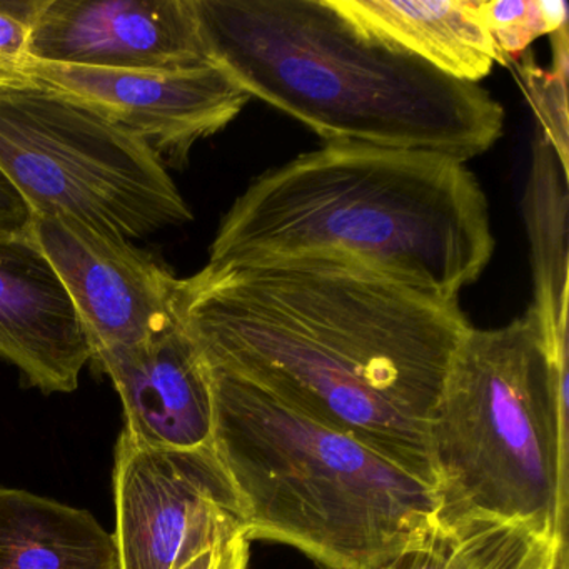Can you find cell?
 <instances>
[{"label": "cell", "mask_w": 569, "mask_h": 569, "mask_svg": "<svg viewBox=\"0 0 569 569\" xmlns=\"http://www.w3.org/2000/svg\"><path fill=\"white\" fill-rule=\"evenodd\" d=\"M176 316L209 369L268 392L436 486L429 428L459 342L458 301L341 259L206 266Z\"/></svg>", "instance_id": "1"}, {"label": "cell", "mask_w": 569, "mask_h": 569, "mask_svg": "<svg viewBox=\"0 0 569 569\" xmlns=\"http://www.w3.org/2000/svg\"><path fill=\"white\" fill-rule=\"evenodd\" d=\"M495 244L488 199L466 162L325 144L246 188L219 224L208 264L341 259L458 301Z\"/></svg>", "instance_id": "2"}, {"label": "cell", "mask_w": 569, "mask_h": 569, "mask_svg": "<svg viewBox=\"0 0 569 569\" xmlns=\"http://www.w3.org/2000/svg\"><path fill=\"white\" fill-rule=\"evenodd\" d=\"M212 64L326 144L439 152L466 162L505 131L479 84L369 34L332 0H194Z\"/></svg>", "instance_id": "3"}, {"label": "cell", "mask_w": 569, "mask_h": 569, "mask_svg": "<svg viewBox=\"0 0 569 569\" xmlns=\"http://www.w3.org/2000/svg\"><path fill=\"white\" fill-rule=\"evenodd\" d=\"M209 369V368H208ZM212 448L249 541L331 569H375L438 521L436 486L268 392L209 369Z\"/></svg>", "instance_id": "4"}, {"label": "cell", "mask_w": 569, "mask_h": 569, "mask_svg": "<svg viewBox=\"0 0 569 569\" xmlns=\"http://www.w3.org/2000/svg\"><path fill=\"white\" fill-rule=\"evenodd\" d=\"M438 519L488 518L565 536L568 361L531 312L469 328L429 428Z\"/></svg>", "instance_id": "5"}, {"label": "cell", "mask_w": 569, "mask_h": 569, "mask_svg": "<svg viewBox=\"0 0 569 569\" xmlns=\"http://www.w3.org/2000/svg\"><path fill=\"white\" fill-rule=\"evenodd\" d=\"M0 174L32 216H69L128 241L192 221L144 142L44 89L0 91Z\"/></svg>", "instance_id": "6"}, {"label": "cell", "mask_w": 569, "mask_h": 569, "mask_svg": "<svg viewBox=\"0 0 569 569\" xmlns=\"http://www.w3.org/2000/svg\"><path fill=\"white\" fill-rule=\"evenodd\" d=\"M114 499L119 569H181L244 535L238 495L212 445L146 448L121 431Z\"/></svg>", "instance_id": "7"}, {"label": "cell", "mask_w": 569, "mask_h": 569, "mask_svg": "<svg viewBox=\"0 0 569 569\" xmlns=\"http://www.w3.org/2000/svg\"><path fill=\"white\" fill-rule=\"evenodd\" d=\"M34 241L68 289L96 365L178 325V278L131 241L69 216H32Z\"/></svg>", "instance_id": "8"}, {"label": "cell", "mask_w": 569, "mask_h": 569, "mask_svg": "<svg viewBox=\"0 0 569 569\" xmlns=\"http://www.w3.org/2000/svg\"><path fill=\"white\" fill-rule=\"evenodd\" d=\"M31 81L136 136L166 168L184 166L199 141L228 128L251 101L216 64L142 72L32 61Z\"/></svg>", "instance_id": "9"}, {"label": "cell", "mask_w": 569, "mask_h": 569, "mask_svg": "<svg viewBox=\"0 0 569 569\" xmlns=\"http://www.w3.org/2000/svg\"><path fill=\"white\" fill-rule=\"evenodd\" d=\"M32 61L111 71L212 64L194 0H39Z\"/></svg>", "instance_id": "10"}, {"label": "cell", "mask_w": 569, "mask_h": 569, "mask_svg": "<svg viewBox=\"0 0 569 569\" xmlns=\"http://www.w3.org/2000/svg\"><path fill=\"white\" fill-rule=\"evenodd\" d=\"M0 358L46 395L78 389L92 352L68 289L31 232H0Z\"/></svg>", "instance_id": "11"}, {"label": "cell", "mask_w": 569, "mask_h": 569, "mask_svg": "<svg viewBox=\"0 0 569 569\" xmlns=\"http://www.w3.org/2000/svg\"><path fill=\"white\" fill-rule=\"evenodd\" d=\"M114 382L124 408L122 431L146 448L212 445L209 369L181 325L98 366Z\"/></svg>", "instance_id": "12"}, {"label": "cell", "mask_w": 569, "mask_h": 569, "mask_svg": "<svg viewBox=\"0 0 569 569\" xmlns=\"http://www.w3.org/2000/svg\"><path fill=\"white\" fill-rule=\"evenodd\" d=\"M382 39L459 81L479 84L502 64L481 16V0H332Z\"/></svg>", "instance_id": "13"}, {"label": "cell", "mask_w": 569, "mask_h": 569, "mask_svg": "<svg viewBox=\"0 0 569 569\" xmlns=\"http://www.w3.org/2000/svg\"><path fill=\"white\" fill-rule=\"evenodd\" d=\"M568 174L539 131L522 199L535 292L528 311L556 361L568 356Z\"/></svg>", "instance_id": "14"}, {"label": "cell", "mask_w": 569, "mask_h": 569, "mask_svg": "<svg viewBox=\"0 0 569 569\" xmlns=\"http://www.w3.org/2000/svg\"><path fill=\"white\" fill-rule=\"evenodd\" d=\"M0 569H119L118 548L86 509L0 486Z\"/></svg>", "instance_id": "15"}, {"label": "cell", "mask_w": 569, "mask_h": 569, "mask_svg": "<svg viewBox=\"0 0 569 569\" xmlns=\"http://www.w3.org/2000/svg\"><path fill=\"white\" fill-rule=\"evenodd\" d=\"M375 569H568V539L498 519H438Z\"/></svg>", "instance_id": "16"}, {"label": "cell", "mask_w": 569, "mask_h": 569, "mask_svg": "<svg viewBox=\"0 0 569 569\" xmlns=\"http://www.w3.org/2000/svg\"><path fill=\"white\" fill-rule=\"evenodd\" d=\"M552 36V69L542 71L532 62L521 68L526 92L542 126V134L568 169V26Z\"/></svg>", "instance_id": "17"}, {"label": "cell", "mask_w": 569, "mask_h": 569, "mask_svg": "<svg viewBox=\"0 0 569 569\" xmlns=\"http://www.w3.org/2000/svg\"><path fill=\"white\" fill-rule=\"evenodd\" d=\"M39 0H0V91L34 88L31 32Z\"/></svg>", "instance_id": "18"}, {"label": "cell", "mask_w": 569, "mask_h": 569, "mask_svg": "<svg viewBox=\"0 0 569 569\" xmlns=\"http://www.w3.org/2000/svg\"><path fill=\"white\" fill-rule=\"evenodd\" d=\"M481 16L502 61L522 54L531 42L549 34L538 0H495L481 2Z\"/></svg>", "instance_id": "19"}, {"label": "cell", "mask_w": 569, "mask_h": 569, "mask_svg": "<svg viewBox=\"0 0 569 569\" xmlns=\"http://www.w3.org/2000/svg\"><path fill=\"white\" fill-rule=\"evenodd\" d=\"M251 541L244 535L206 549L181 569H248Z\"/></svg>", "instance_id": "20"}, {"label": "cell", "mask_w": 569, "mask_h": 569, "mask_svg": "<svg viewBox=\"0 0 569 569\" xmlns=\"http://www.w3.org/2000/svg\"><path fill=\"white\" fill-rule=\"evenodd\" d=\"M538 9L549 34L568 26V4L565 0H538Z\"/></svg>", "instance_id": "21"}]
</instances>
